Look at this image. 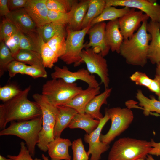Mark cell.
Segmentation results:
<instances>
[{
    "mask_svg": "<svg viewBox=\"0 0 160 160\" xmlns=\"http://www.w3.org/2000/svg\"><path fill=\"white\" fill-rule=\"evenodd\" d=\"M105 35L110 49L112 52L119 54L124 39L119 28L118 19L109 21L106 24Z\"/></svg>",
    "mask_w": 160,
    "mask_h": 160,
    "instance_id": "19",
    "label": "cell"
},
{
    "mask_svg": "<svg viewBox=\"0 0 160 160\" xmlns=\"http://www.w3.org/2000/svg\"><path fill=\"white\" fill-rule=\"evenodd\" d=\"M146 160H156L151 155H148L146 158Z\"/></svg>",
    "mask_w": 160,
    "mask_h": 160,
    "instance_id": "49",
    "label": "cell"
},
{
    "mask_svg": "<svg viewBox=\"0 0 160 160\" xmlns=\"http://www.w3.org/2000/svg\"><path fill=\"white\" fill-rule=\"evenodd\" d=\"M66 36L63 35H55L46 43L51 49L60 58L65 52V37Z\"/></svg>",
    "mask_w": 160,
    "mask_h": 160,
    "instance_id": "33",
    "label": "cell"
},
{
    "mask_svg": "<svg viewBox=\"0 0 160 160\" xmlns=\"http://www.w3.org/2000/svg\"><path fill=\"white\" fill-rule=\"evenodd\" d=\"M92 27L90 25L77 31H72L66 27V50L60 57L66 64H73L75 66H77L83 63L81 55L84 47V39Z\"/></svg>",
    "mask_w": 160,
    "mask_h": 160,
    "instance_id": "8",
    "label": "cell"
},
{
    "mask_svg": "<svg viewBox=\"0 0 160 160\" xmlns=\"http://www.w3.org/2000/svg\"><path fill=\"white\" fill-rule=\"evenodd\" d=\"M105 7L121 6L137 9L146 14L151 21L160 23V4L150 0H105Z\"/></svg>",
    "mask_w": 160,
    "mask_h": 160,
    "instance_id": "10",
    "label": "cell"
},
{
    "mask_svg": "<svg viewBox=\"0 0 160 160\" xmlns=\"http://www.w3.org/2000/svg\"><path fill=\"white\" fill-rule=\"evenodd\" d=\"M83 90L75 83H69L62 79H52L43 85L42 94L57 107L65 105Z\"/></svg>",
    "mask_w": 160,
    "mask_h": 160,
    "instance_id": "6",
    "label": "cell"
},
{
    "mask_svg": "<svg viewBox=\"0 0 160 160\" xmlns=\"http://www.w3.org/2000/svg\"><path fill=\"white\" fill-rule=\"evenodd\" d=\"M21 33L18 31L17 33L6 39L4 42L10 50L13 57L20 50V45Z\"/></svg>",
    "mask_w": 160,
    "mask_h": 160,
    "instance_id": "39",
    "label": "cell"
},
{
    "mask_svg": "<svg viewBox=\"0 0 160 160\" xmlns=\"http://www.w3.org/2000/svg\"><path fill=\"white\" fill-rule=\"evenodd\" d=\"M72 143L69 139L55 138L47 145L48 152L51 160H71L69 148Z\"/></svg>",
    "mask_w": 160,
    "mask_h": 160,
    "instance_id": "18",
    "label": "cell"
},
{
    "mask_svg": "<svg viewBox=\"0 0 160 160\" xmlns=\"http://www.w3.org/2000/svg\"><path fill=\"white\" fill-rule=\"evenodd\" d=\"M112 89H105L102 93L94 97L87 105L85 113L89 115L93 118L100 120L103 116L100 111L103 105L107 104V99L110 96Z\"/></svg>",
    "mask_w": 160,
    "mask_h": 160,
    "instance_id": "23",
    "label": "cell"
},
{
    "mask_svg": "<svg viewBox=\"0 0 160 160\" xmlns=\"http://www.w3.org/2000/svg\"><path fill=\"white\" fill-rule=\"evenodd\" d=\"M51 76L52 79H62L69 83H73L77 80H81L87 83L89 87L96 88L99 87V84L95 76L84 68L72 72L66 66L62 68L55 66L54 71L51 73Z\"/></svg>",
    "mask_w": 160,
    "mask_h": 160,
    "instance_id": "12",
    "label": "cell"
},
{
    "mask_svg": "<svg viewBox=\"0 0 160 160\" xmlns=\"http://www.w3.org/2000/svg\"><path fill=\"white\" fill-rule=\"evenodd\" d=\"M90 0H76L70 11V17L67 27L72 31L81 30L82 24L87 12Z\"/></svg>",
    "mask_w": 160,
    "mask_h": 160,
    "instance_id": "21",
    "label": "cell"
},
{
    "mask_svg": "<svg viewBox=\"0 0 160 160\" xmlns=\"http://www.w3.org/2000/svg\"><path fill=\"white\" fill-rule=\"evenodd\" d=\"M100 87L93 88L89 87L76 95L66 106L75 110L78 113H85V108L91 100L96 96L100 94Z\"/></svg>",
    "mask_w": 160,
    "mask_h": 160,
    "instance_id": "20",
    "label": "cell"
},
{
    "mask_svg": "<svg viewBox=\"0 0 160 160\" xmlns=\"http://www.w3.org/2000/svg\"><path fill=\"white\" fill-rule=\"evenodd\" d=\"M7 158L10 160H41L40 159L32 158L26 145L23 142L20 143V150L17 156L8 155Z\"/></svg>",
    "mask_w": 160,
    "mask_h": 160,
    "instance_id": "42",
    "label": "cell"
},
{
    "mask_svg": "<svg viewBox=\"0 0 160 160\" xmlns=\"http://www.w3.org/2000/svg\"><path fill=\"white\" fill-rule=\"evenodd\" d=\"M21 91L16 86L9 84L0 87V100L7 102L18 95Z\"/></svg>",
    "mask_w": 160,
    "mask_h": 160,
    "instance_id": "38",
    "label": "cell"
},
{
    "mask_svg": "<svg viewBox=\"0 0 160 160\" xmlns=\"http://www.w3.org/2000/svg\"><path fill=\"white\" fill-rule=\"evenodd\" d=\"M40 54L42 64L45 68H52L59 57L42 39Z\"/></svg>",
    "mask_w": 160,
    "mask_h": 160,
    "instance_id": "31",
    "label": "cell"
},
{
    "mask_svg": "<svg viewBox=\"0 0 160 160\" xmlns=\"http://www.w3.org/2000/svg\"><path fill=\"white\" fill-rule=\"evenodd\" d=\"M156 68V75H157L160 77V62L157 64Z\"/></svg>",
    "mask_w": 160,
    "mask_h": 160,
    "instance_id": "48",
    "label": "cell"
},
{
    "mask_svg": "<svg viewBox=\"0 0 160 160\" xmlns=\"http://www.w3.org/2000/svg\"><path fill=\"white\" fill-rule=\"evenodd\" d=\"M136 160H146L145 159V158H140Z\"/></svg>",
    "mask_w": 160,
    "mask_h": 160,
    "instance_id": "52",
    "label": "cell"
},
{
    "mask_svg": "<svg viewBox=\"0 0 160 160\" xmlns=\"http://www.w3.org/2000/svg\"><path fill=\"white\" fill-rule=\"evenodd\" d=\"M8 0H0V14L6 16L10 12L7 4Z\"/></svg>",
    "mask_w": 160,
    "mask_h": 160,
    "instance_id": "47",
    "label": "cell"
},
{
    "mask_svg": "<svg viewBox=\"0 0 160 160\" xmlns=\"http://www.w3.org/2000/svg\"><path fill=\"white\" fill-rule=\"evenodd\" d=\"M47 0H28L24 9L37 28L50 23L48 17Z\"/></svg>",
    "mask_w": 160,
    "mask_h": 160,
    "instance_id": "16",
    "label": "cell"
},
{
    "mask_svg": "<svg viewBox=\"0 0 160 160\" xmlns=\"http://www.w3.org/2000/svg\"><path fill=\"white\" fill-rule=\"evenodd\" d=\"M106 24L105 22L99 23L90 28L87 33L89 41L84 47L85 49L91 47L95 52L100 53L104 57L108 54L110 50L105 38Z\"/></svg>",
    "mask_w": 160,
    "mask_h": 160,
    "instance_id": "14",
    "label": "cell"
},
{
    "mask_svg": "<svg viewBox=\"0 0 160 160\" xmlns=\"http://www.w3.org/2000/svg\"><path fill=\"white\" fill-rule=\"evenodd\" d=\"M42 39L37 31L28 33H21L20 49L34 51L40 53Z\"/></svg>",
    "mask_w": 160,
    "mask_h": 160,
    "instance_id": "25",
    "label": "cell"
},
{
    "mask_svg": "<svg viewBox=\"0 0 160 160\" xmlns=\"http://www.w3.org/2000/svg\"><path fill=\"white\" fill-rule=\"evenodd\" d=\"M152 147L150 141L128 137L119 139L113 143L108 160H136L148 155Z\"/></svg>",
    "mask_w": 160,
    "mask_h": 160,
    "instance_id": "4",
    "label": "cell"
},
{
    "mask_svg": "<svg viewBox=\"0 0 160 160\" xmlns=\"http://www.w3.org/2000/svg\"><path fill=\"white\" fill-rule=\"evenodd\" d=\"M22 74L27 75L34 79L46 78L47 76L44 66L37 65H27Z\"/></svg>",
    "mask_w": 160,
    "mask_h": 160,
    "instance_id": "40",
    "label": "cell"
},
{
    "mask_svg": "<svg viewBox=\"0 0 160 160\" xmlns=\"http://www.w3.org/2000/svg\"><path fill=\"white\" fill-rule=\"evenodd\" d=\"M27 66L24 63L15 60L12 61L7 68L10 77L13 78L18 73L22 74Z\"/></svg>",
    "mask_w": 160,
    "mask_h": 160,
    "instance_id": "43",
    "label": "cell"
},
{
    "mask_svg": "<svg viewBox=\"0 0 160 160\" xmlns=\"http://www.w3.org/2000/svg\"><path fill=\"white\" fill-rule=\"evenodd\" d=\"M130 9L127 7L120 9L113 7H105L101 14L93 20L90 25L92 26L97 23L104 22L105 21L118 19L128 12Z\"/></svg>",
    "mask_w": 160,
    "mask_h": 160,
    "instance_id": "26",
    "label": "cell"
},
{
    "mask_svg": "<svg viewBox=\"0 0 160 160\" xmlns=\"http://www.w3.org/2000/svg\"><path fill=\"white\" fill-rule=\"evenodd\" d=\"M109 119L105 110V116L100 120V123L97 128L90 134H86L84 135V140L89 145L87 153L89 156L91 155L90 160H100L102 154L109 148V144L103 143L100 140L102 130Z\"/></svg>",
    "mask_w": 160,
    "mask_h": 160,
    "instance_id": "11",
    "label": "cell"
},
{
    "mask_svg": "<svg viewBox=\"0 0 160 160\" xmlns=\"http://www.w3.org/2000/svg\"><path fill=\"white\" fill-rule=\"evenodd\" d=\"M14 57L15 60L30 65L44 66L41 54L36 52L20 49Z\"/></svg>",
    "mask_w": 160,
    "mask_h": 160,
    "instance_id": "30",
    "label": "cell"
},
{
    "mask_svg": "<svg viewBox=\"0 0 160 160\" xmlns=\"http://www.w3.org/2000/svg\"><path fill=\"white\" fill-rule=\"evenodd\" d=\"M81 56L89 72L92 74H97L100 77L105 89L109 88L108 69L107 61L104 57L100 53L95 52L92 48L83 50Z\"/></svg>",
    "mask_w": 160,
    "mask_h": 160,
    "instance_id": "9",
    "label": "cell"
},
{
    "mask_svg": "<svg viewBox=\"0 0 160 160\" xmlns=\"http://www.w3.org/2000/svg\"><path fill=\"white\" fill-rule=\"evenodd\" d=\"M0 160H10V159L8 158H7L4 156L0 155Z\"/></svg>",
    "mask_w": 160,
    "mask_h": 160,
    "instance_id": "50",
    "label": "cell"
},
{
    "mask_svg": "<svg viewBox=\"0 0 160 160\" xmlns=\"http://www.w3.org/2000/svg\"><path fill=\"white\" fill-rule=\"evenodd\" d=\"M65 26L50 22L37 28V31L42 39L47 43L55 35H63L67 36Z\"/></svg>",
    "mask_w": 160,
    "mask_h": 160,
    "instance_id": "27",
    "label": "cell"
},
{
    "mask_svg": "<svg viewBox=\"0 0 160 160\" xmlns=\"http://www.w3.org/2000/svg\"><path fill=\"white\" fill-rule=\"evenodd\" d=\"M100 120L93 118L89 115L77 113L73 118L68 127L70 129L80 128L86 134L91 133L98 127Z\"/></svg>",
    "mask_w": 160,
    "mask_h": 160,
    "instance_id": "24",
    "label": "cell"
},
{
    "mask_svg": "<svg viewBox=\"0 0 160 160\" xmlns=\"http://www.w3.org/2000/svg\"><path fill=\"white\" fill-rule=\"evenodd\" d=\"M111 125L108 132L105 135L101 134L100 141L109 144L117 136L126 130L133 121L134 115L132 111L128 108L119 107L105 109Z\"/></svg>",
    "mask_w": 160,
    "mask_h": 160,
    "instance_id": "7",
    "label": "cell"
},
{
    "mask_svg": "<svg viewBox=\"0 0 160 160\" xmlns=\"http://www.w3.org/2000/svg\"><path fill=\"white\" fill-rule=\"evenodd\" d=\"M146 30L151 36L147 58L153 64L160 62V23L151 20L147 23Z\"/></svg>",
    "mask_w": 160,
    "mask_h": 160,
    "instance_id": "15",
    "label": "cell"
},
{
    "mask_svg": "<svg viewBox=\"0 0 160 160\" xmlns=\"http://www.w3.org/2000/svg\"><path fill=\"white\" fill-rule=\"evenodd\" d=\"M105 6V0H90L87 12L82 24L81 29L91 25L92 21L101 14Z\"/></svg>",
    "mask_w": 160,
    "mask_h": 160,
    "instance_id": "28",
    "label": "cell"
},
{
    "mask_svg": "<svg viewBox=\"0 0 160 160\" xmlns=\"http://www.w3.org/2000/svg\"><path fill=\"white\" fill-rule=\"evenodd\" d=\"M33 97L42 112V128L37 145L41 151L46 152L48 151V144L55 139L54 129L58 110L57 107L51 104L42 94H34Z\"/></svg>",
    "mask_w": 160,
    "mask_h": 160,
    "instance_id": "5",
    "label": "cell"
},
{
    "mask_svg": "<svg viewBox=\"0 0 160 160\" xmlns=\"http://www.w3.org/2000/svg\"><path fill=\"white\" fill-rule=\"evenodd\" d=\"M28 1V0H8L7 4L9 9L11 11L24 8Z\"/></svg>",
    "mask_w": 160,
    "mask_h": 160,
    "instance_id": "45",
    "label": "cell"
},
{
    "mask_svg": "<svg viewBox=\"0 0 160 160\" xmlns=\"http://www.w3.org/2000/svg\"><path fill=\"white\" fill-rule=\"evenodd\" d=\"M41 157L43 160H50L49 159L48 157L44 154H42V155Z\"/></svg>",
    "mask_w": 160,
    "mask_h": 160,
    "instance_id": "51",
    "label": "cell"
},
{
    "mask_svg": "<svg viewBox=\"0 0 160 160\" xmlns=\"http://www.w3.org/2000/svg\"><path fill=\"white\" fill-rule=\"evenodd\" d=\"M58 114L54 129L55 138L60 137L62 132L68 127L70 123L77 113L74 109L64 105L57 106Z\"/></svg>",
    "mask_w": 160,
    "mask_h": 160,
    "instance_id": "22",
    "label": "cell"
},
{
    "mask_svg": "<svg viewBox=\"0 0 160 160\" xmlns=\"http://www.w3.org/2000/svg\"><path fill=\"white\" fill-rule=\"evenodd\" d=\"M75 0H47L46 5L49 10L64 12L70 11L76 1Z\"/></svg>",
    "mask_w": 160,
    "mask_h": 160,
    "instance_id": "34",
    "label": "cell"
},
{
    "mask_svg": "<svg viewBox=\"0 0 160 160\" xmlns=\"http://www.w3.org/2000/svg\"><path fill=\"white\" fill-rule=\"evenodd\" d=\"M31 89L29 86L10 100L0 104L1 130L6 128L9 122L28 120L42 116L40 106L28 99Z\"/></svg>",
    "mask_w": 160,
    "mask_h": 160,
    "instance_id": "1",
    "label": "cell"
},
{
    "mask_svg": "<svg viewBox=\"0 0 160 160\" xmlns=\"http://www.w3.org/2000/svg\"><path fill=\"white\" fill-rule=\"evenodd\" d=\"M18 31L16 26L6 18L2 21L0 24V41H4L6 39L13 35Z\"/></svg>",
    "mask_w": 160,
    "mask_h": 160,
    "instance_id": "37",
    "label": "cell"
},
{
    "mask_svg": "<svg viewBox=\"0 0 160 160\" xmlns=\"http://www.w3.org/2000/svg\"><path fill=\"white\" fill-rule=\"evenodd\" d=\"M150 142L152 148L149 154L151 155L160 156V142L156 143L153 139H151Z\"/></svg>",
    "mask_w": 160,
    "mask_h": 160,
    "instance_id": "46",
    "label": "cell"
},
{
    "mask_svg": "<svg viewBox=\"0 0 160 160\" xmlns=\"http://www.w3.org/2000/svg\"><path fill=\"white\" fill-rule=\"evenodd\" d=\"M48 17L50 22L65 25H68L70 17V12H64L60 11L48 10Z\"/></svg>",
    "mask_w": 160,
    "mask_h": 160,
    "instance_id": "36",
    "label": "cell"
},
{
    "mask_svg": "<svg viewBox=\"0 0 160 160\" xmlns=\"http://www.w3.org/2000/svg\"><path fill=\"white\" fill-rule=\"evenodd\" d=\"M149 17L143 12L136 11L131 8L130 10L118 19L119 28L124 40L131 38L141 25V23L147 21Z\"/></svg>",
    "mask_w": 160,
    "mask_h": 160,
    "instance_id": "13",
    "label": "cell"
},
{
    "mask_svg": "<svg viewBox=\"0 0 160 160\" xmlns=\"http://www.w3.org/2000/svg\"><path fill=\"white\" fill-rule=\"evenodd\" d=\"M19 31L28 33L37 31V26L24 8L11 11L5 16Z\"/></svg>",
    "mask_w": 160,
    "mask_h": 160,
    "instance_id": "17",
    "label": "cell"
},
{
    "mask_svg": "<svg viewBox=\"0 0 160 160\" xmlns=\"http://www.w3.org/2000/svg\"><path fill=\"white\" fill-rule=\"evenodd\" d=\"M15 58L4 42L1 41L0 44V77L7 71L8 66Z\"/></svg>",
    "mask_w": 160,
    "mask_h": 160,
    "instance_id": "32",
    "label": "cell"
},
{
    "mask_svg": "<svg viewBox=\"0 0 160 160\" xmlns=\"http://www.w3.org/2000/svg\"><path fill=\"white\" fill-rule=\"evenodd\" d=\"M136 97L139 101V105L143 108V114L145 116H148L151 112H153L160 115V100H156L153 97L148 98L140 89L137 90Z\"/></svg>",
    "mask_w": 160,
    "mask_h": 160,
    "instance_id": "29",
    "label": "cell"
},
{
    "mask_svg": "<svg viewBox=\"0 0 160 160\" xmlns=\"http://www.w3.org/2000/svg\"><path fill=\"white\" fill-rule=\"evenodd\" d=\"M147 21L143 22L132 36L124 40L119 53L126 62L134 66L144 67L148 60L147 55L151 36L146 30Z\"/></svg>",
    "mask_w": 160,
    "mask_h": 160,
    "instance_id": "2",
    "label": "cell"
},
{
    "mask_svg": "<svg viewBox=\"0 0 160 160\" xmlns=\"http://www.w3.org/2000/svg\"><path fill=\"white\" fill-rule=\"evenodd\" d=\"M42 125V116L28 120L13 121L8 127L1 130L0 135H15L23 140L31 155L33 157Z\"/></svg>",
    "mask_w": 160,
    "mask_h": 160,
    "instance_id": "3",
    "label": "cell"
},
{
    "mask_svg": "<svg viewBox=\"0 0 160 160\" xmlns=\"http://www.w3.org/2000/svg\"><path fill=\"white\" fill-rule=\"evenodd\" d=\"M73 160H89V156L85 150L81 138L74 140L71 145Z\"/></svg>",
    "mask_w": 160,
    "mask_h": 160,
    "instance_id": "35",
    "label": "cell"
},
{
    "mask_svg": "<svg viewBox=\"0 0 160 160\" xmlns=\"http://www.w3.org/2000/svg\"><path fill=\"white\" fill-rule=\"evenodd\" d=\"M130 80L138 85L143 86L147 88L150 86L152 79L149 77L145 73L137 71L130 76Z\"/></svg>",
    "mask_w": 160,
    "mask_h": 160,
    "instance_id": "41",
    "label": "cell"
},
{
    "mask_svg": "<svg viewBox=\"0 0 160 160\" xmlns=\"http://www.w3.org/2000/svg\"><path fill=\"white\" fill-rule=\"evenodd\" d=\"M148 89L157 95L160 101V77L156 75Z\"/></svg>",
    "mask_w": 160,
    "mask_h": 160,
    "instance_id": "44",
    "label": "cell"
}]
</instances>
